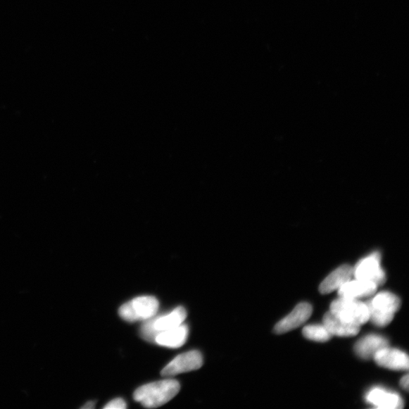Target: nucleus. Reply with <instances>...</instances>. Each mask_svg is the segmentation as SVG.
Returning a JSON list of instances; mask_svg holds the SVG:
<instances>
[{
  "mask_svg": "<svg viewBox=\"0 0 409 409\" xmlns=\"http://www.w3.org/2000/svg\"><path fill=\"white\" fill-rule=\"evenodd\" d=\"M377 286L372 282L362 280L348 281L338 289L340 297L358 298L372 296L377 291Z\"/></svg>",
  "mask_w": 409,
  "mask_h": 409,
  "instance_id": "13",
  "label": "nucleus"
},
{
  "mask_svg": "<svg viewBox=\"0 0 409 409\" xmlns=\"http://www.w3.org/2000/svg\"><path fill=\"white\" fill-rule=\"evenodd\" d=\"M366 401L379 408L401 409L404 407V402L400 396L382 388L373 389L367 394Z\"/></svg>",
  "mask_w": 409,
  "mask_h": 409,
  "instance_id": "11",
  "label": "nucleus"
},
{
  "mask_svg": "<svg viewBox=\"0 0 409 409\" xmlns=\"http://www.w3.org/2000/svg\"><path fill=\"white\" fill-rule=\"evenodd\" d=\"M353 276V268L351 266L344 265L339 267L325 279L319 287V291L322 294H330L351 281Z\"/></svg>",
  "mask_w": 409,
  "mask_h": 409,
  "instance_id": "12",
  "label": "nucleus"
},
{
  "mask_svg": "<svg viewBox=\"0 0 409 409\" xmlns=\"http://www.w3.org/2000/svg\"><path fill=\"white\" fill-rule=\"evenodd\" d=\"M374 360L378 365L392 370H408V355L396 348L386 347L379 351L375 356Z\"/></svg>",
  "mask_w": 409,
  "mask_h": 409,
  "instance_id": "9",
  "label": "nucleus"
},
{
  "mask_svg": "<svg viewBox=\"0 0 409 409\" xmlns=\"http://www.w3.org/2000/svg\"><path fill=\"white\" fill-rule=\"evenodd\" d=\"M188 334L187 325L182 324L171 330L159 333L155 339V343L165 347L179 348L185 344Z\"/></svg>",
  "mask_w": 409,
  "mask_h": 409,
  "instance_id": "15",
  "label": "nucleus"
},
{
  "mask_svg": "<svg viewBox=\"0 0 409 409\" xmlns=\"http://www.w3.org/2000/svg\"><path fill=\"white\" fill-rule=\"evenodd\" d=\"M94 407H95V403L89 402V403H86L85 405L82 406V408L92 409V408H94Z\"/></svg>",
  "mask_w": 409,
  "mask_h": 409,
  "instance_id": "19",
  "label": "nucleus"
},
{
  "mask_svg": "<svg viewBox=\"0 0 409 409\" xmlns=\"http://www.w3.org/2000/svg\"><path fill=\"white\" fill-rule=\"evenodd\" d=\"M203 364V355L197 351H189L177 355L162 371L165 377L197 370Z\"/></svg>",
  "mask_w": 409,
  "mask_h": 409,
  "instance_id": "7",
  "label": "nucleus"
},
{
  "mask_svg": "<svg viewBox=\"0 0 409 409\" xmlns=\"http://www.w3.org/2000/svg\"><path fill=\"white\" fill-rule=\"evenodd\" d=\"M353 275L358 280L369 282L377 287L386 282V275L381 266V255L374 253L359 261L353 268Z\"/></svg>",
  "mask_w": 409,
  "mask_h": 409,
  "instance_id": "6",
  "label": "nucleus"
},
{
  "mask_svg": "<svg viewBox=\"0 0 409 409\" xmlns=\"http://www.w3.org/2000/svg\"><path fill=\"white\" fill-rule=\"evenodd\" d=\"M401 385L404 389H405L406 391L408 390V375H406L405 377H403L402 378Z\"/></svg>",
  "mask_w": 409,
  "mask_h": 409,
  "instance_id": "18",
  "label": "nucleus"
},
{
  "mask_svg": "<svg viewBox=\"0 0 409 409\" xmlns=\"http://www.w3.org/2000/svg\"><path fill=\"white\" fill-rule=\"evenodd\" d=\"M313 307L310 304L303 303L296 306L290 315L279 322L274 328V332L282 334L291 332L304 324L312 315Z\"/></svg>",
  "mask_w": 409,
  "mask_h": 409,
  "instance_id": "8",
  "label": "nucleus"
},
{
  "mask_svg": "<svg viewBox=\"0 0 409 409\" xmlns=\"http://www.w3.org/2000/svg\"><path fill=\"white\" fill-rule=\"evenodd\" d=\"M180 387L178 382L168 379L139 387L134 398L146 408H158L172 401L179 393Z\"/></svg>",
  "mask_w": 409,
  "mask_h": 409,
  "instance_id": "1",
  "label": "nucleus"
},
{
  "mask_svg": "<svg viewBox=\"0 0 409 409\" xmlns=\"http://www.w3.org/2000/svg\"><path fill=\"white\" fill-rule=\"evenodd\" d=\"M159 303L154 296H139L119 308V315L128 322L146 321L156 315Z\"/></svg>",
  "mask_w": 409,
  "mask_h": 409,
  "instance_id": "4",
  "label": "nucleus"
},
{
  "mask_svg": "<svg viewBox=\"0 0 409 409\" xmlns=\"http://www.w3.org/2000/svg\"><path fill=\"white\" fill-rule=\"evenodd\" d=\"M303 336L308 340L326 342L331 340L332 334L324 325H308L303 328Z\"/></svg>",
  "mask_w": 409,
  "mask_h": 409,
  "instance_id": "16",
  "label": "nucleus"
},
{
  "mask_svg": "<svg viewBox=\"0 0 409 409\" xmlns=\"http://www.w3.org/2000/svg\"><path fill=\"white\" fill-rule=\"evenodd\" d=\"M127 408L126 403L121 398H115L109 402L105 407V409H125Z\"/></svg>",
  "mask_w": 409,
  "mask_h": 409,
  "instance_id": "17",
  "label": "nucleus"
},
{
  "mask_svg": "<svg viewBox=\"0 0 409 409\" xmlns=\"http://www.w3.org/2000/svg\"><path fill=\"white\" fill-rule=\"evenodd\" d=\"M389 346L386 338L377 335H368L359 340L355 346L356 354L363 359H374L375 355Z\"/></svg>",
  "mask_w": 409,
  "mask_h": 409,
  "instance_id": "10",
  "label": "nucleus"
},
{
  "mask_svg": "<svg viewBox=\"0 0 409 409\" xmlns=\"http://www.w3.org/2000/svg\"><path fill=\"white\" fill-rule=\"evenodd\" d=\"M323 325L332 336H352L358 334L360 330V326L345 322L331 311L325 315Z\"/></svg>",
  "mask_w": 409,
  "mask_h": 409,
  "instance_id": "14",
  "label": "nucleus"
},
{
  "mask_svg": "<svg viewBox=\"0 0 409 409\" xmlns=\"http://www.w3.org/2000/svg\"><path fill=\"white\" fill-rule=\"evenodd\" d=\"M365 304L368 309V321L378 327H385L393 321L394 314L401 306V301L391 293L382 292Z\"/></svg>",
  "mask_w": 409,
  "mask_h": 409,
  "instance_id": "2",
  "label": "nucleus"
},
{
  "mask_svg": "<svg viewBox=\"0 0 409 409\" xmlns=\"http://www.w3.org/2000/svg\"><path fill=\"white\" fill-rule=\"evenodd\" d=\"M331 312L345 322L358 326L365 324L369 318L366 304L355 298L336 299L331 305Z\"/></svg>",
  "mask_w": 409,
  "mask_h": 409,
  "instance_id": "5",
  "label": "nucleus"
},
{
  "mask_svg": "<svg viewBox=\"0 0 409 409\" xmlns=\"http://www.w3.org/2000/svg\"><path fill=\"white\" fill-rule=\"evenodd\" d=\"M186 309L182 306L177 307L170 313L148 319L141 327V336L149 342L155 343L159 333L171 330L184 323L187 317Z\"/></svg>",
  "mask_w": 409,
  "mask_h": 409,
  "instance_id": "3",
  "label": "nucleus"
}]
</instances>
